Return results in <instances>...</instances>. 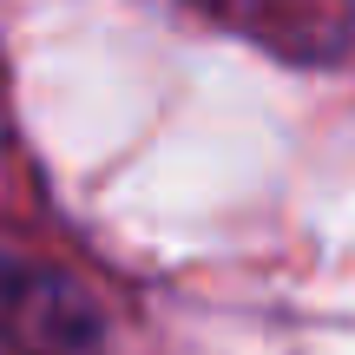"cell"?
<instances>
[{
    "instance_id": "obj_1",
    "label": "cell",
    "mask_w": 355,
    "mask_h": 355,
    "mask_svg": "<svg viewBox=\"0 0 355 355\" xmlns=\"http://www.w3.org/2000/svg\"><path fill=\"white\" fill-rule=\"evenodd\" d=\"M0 343L7 355H99V316L73 283L13 270L0 283Z\"/></svg>"
}]
</instances>
